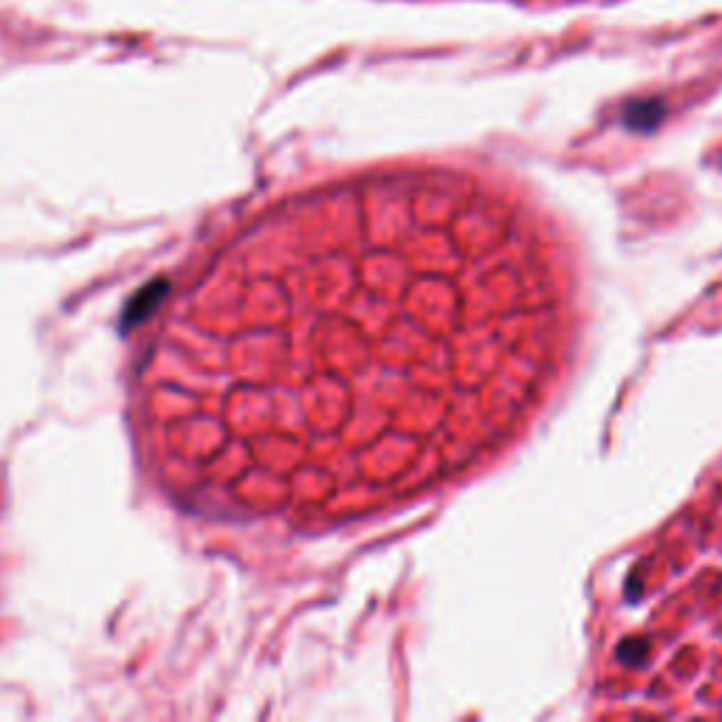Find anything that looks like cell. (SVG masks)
<instances>
[{
	"instance_id": "obj_2",
	"label": "cell",
	"mask_w": 722,
	"mask_h": 722,
	"mask_svg": "<svg viewBox=\"0 0 722 722\" xmlns=\"http://www.w3.org/2000/svg\"><path fill=\"white\" fill-rule=\"evenodd\" d=\"M621 119H624V125L629 130L649 133V130H655L666 119V105H663V99H635V102H629L627 108H624Z\"/></svg>"
},
{
	"instance_id": "obj_1",
	"label": "cell",
	"mask_w": 722,
	"mask_h": 722,
	"mask_svg": "<svg viewBox=\"0 0 722 722\" xmlns=\"http://www.w3.org/2000/svg\"><path fill=\"white\" fill-rule=\"evenodd\" d=\"M559 322L500 198L418 175L308 192L181 288L144 353L139 432L189 508L350 522L511 438Z\"/></svg>"
}]
</instances>
